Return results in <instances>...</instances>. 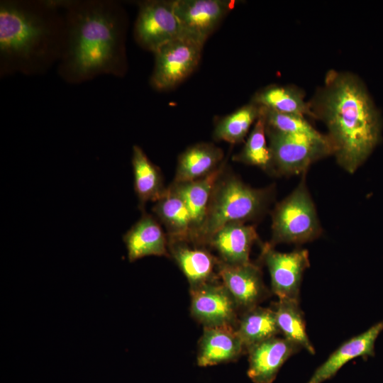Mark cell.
<instances>
[{"mask_svg":"<svg viewBox=\"0 0 383 383\" xmlns=\"http://www.w3.org/2000/svg\"><path fill=\"white\" fill-rule=\"evenodd\" d=\"M246 351L235 328L204 327L199 340L196 362L209 367L235 361Z\"/></svg>","mask_w":383,"mask_h":383,"instance_id":"cell-18","label":"cell"},{"mask_svg":"<svg viewBox=\"0 0 383 383\" xmlns=\"http://www.w3.org/2000/svg\"><path fill=\"white\" fill-rule=\"evenodd\" d=\"M251 101L273 111L312 118L304 91L294 85H269L257 91Z\"/></svg>","mask_w":383,"mask_h":383,"instance_id":"cell-23","label":"cell"},{"mask_svg":"<svg viewBox=\"0 0 383 383\" xmlns=\"http://www.w3.org/2000/svg\"><path fill=\"white\" fill-rule=\"evenodd\" d=\"M221 148L211 143H199L187 148L179 156L173 182H185L203 178L223 162Z\"/></svg>","mask_w":383,"mask_h":383,"instance_id":"cell-20","label":"cell"},{"mask_svg":"<svg viewBox=\"0 0 383 383\" xmlns=\"http://www.w3.org/2000/svg\"><path fill=\"white\" fill-rule=\"evenodd\" d=\"M266 136L265 116L261 107L260 115L254 123L243 148L233 157V160L257 166L267 172L272 173L271 152Z\"/></svg>","mask_w":383,"mask_h":383,"instance_id":"cell-26","label":"cell"},{"mask_svg":"<svg viewBox=\"0 0 383 383\" xmlns=\"http://www.w3.org/2000/svg\"><path fill=\"white\" fill-rule=\"evenodd\" d=\"M192 316L204 327L232 326L238 321V306L219 279L191 289Z\"/></svg>","mask_w":383,"mask_h":383,"instance_id":"cell-10","label":"cell"},{"mask_svg":"<svg viewBox=\"0 0 383 383\" xmlns=\"http://www.w3.org/2000/svg\"><path fill=\"white\" fill-rule=\"evenodd\" d=\"M301 348L277 336L250 347L247 374L253 383H272L284 362Z\"/></svg>","mask_w":383,"mask_h":383,"instance_id":"cell-13","label":"cell"},{"mask_svg":"<svg viewBox=\"0 0 383 383\" xmlns=\"http://www.w3.org/2000/svg\"><path fill=\"white\" fill-rule=\"evenodd\" d=\"M184 241H168L170 255L172 257L187 279L190 289L219 279L217 258L205 248Z\"/></svg>","mask_w":383,"mask_h":383,"instance_id":"cell-14","label":"cell"},{"mask_svg":"<svg viewBox=\"0 0 383 383\" xmlns=\"http://www.w3.org/2000/svg\"><path fill=\"white\" fill-rule=\"evenodd\" d=\"M260 112L261 107L252 101L243 106L216 123L213 133V138L231 144L241 143Z\"/></svg>","mask_w":383,"mask_h":383,"instance_id":"cell-27","label":"cell"},{"mask_svg":"<svg viewBox=\"0 0 383 383\" xmlns=\"http://www.w3.org/2000/svg\"><path fill=\"white\" fill-rule=\"evenodd\" d=\"M174 9V1H145L139 4L134 37L144 49L153 53L167 43L183 35Z\"/></svg>","mask_w":383,"mask_h":383,"instance_id":"cell-8","label":"cell"},{"mask_svg":"<svg viewBox=\"0 0 383 383\" xmlns=\"http://www.w3.org/2000/svg\"><path fill=\"white\" fill-rule=\"evenodd\" d=\"M204 44L182 35L159 48L155 52V66L150 84L157 90L178 85L198 66Z\"/></svg>","mask_w":383,"mask_h":383,"instance_id":"cell-7","label":"cell"},{"mask_svg":"<svg viewBox=\"0 0 383 383\" xmlns=\"http://www.w3.org/2000/svg\"><path fill=\"white\" fill-rule=\"evenodd\" d=\"M261 259L269 270L272 292L279 299L299 301L303 274L310 265L308 251L280 252L267 243L262 246Z\"/></svg>","mask_w":383,"mask_h":383,"instance_id":"cell-9","label":"cell"},{"mask_svg":"<svg viewBox=\"0 0 383 383\" xmlns=\"http://www.w3.org/2000/svg\"><path fill=\"white\" fill-rule=\"evenodd\" d=\"M235 3L232 0H175L174 9L183 34L204 44Z\"/></svg>","mask_w":383,"mask_h":383,"instance_id":"cell-11","label":"cell"},{"mask_svg":"<svg viewBox=\"0 0 383 383\" xmlns=\"http://www.w3.org/2000/svg\"><path fill=\"white\" fill-rule=\"evenodd\" d=\"M262 109L266 125L273 129L284 133L305 135L316 139H322L326 136L316 130L304 116L279 113L264 107Z\"/></svg>","mask_w":383,"mask_h":383,"instance_id":"cell-28","label":"cell"},{"mask_svg":"<svg viewBox=\"0 0 383 383\" xmlns=\"http://www.w3.org/2000/svg\"><path fill=\"white\" fill-rule=\"evenodd\" d=\"M235 330L247 350L280 333L273 309L257 306L243 312Z\"/></svg>","mask_w":383,"mask_h":383,"instance_id":"cell-24","label":"cell"},{"mask_svg":"<svg viewBox=\"0 0 383 383\" xmlns=\"http://www.w3.org/2000/svg\"><path fill=\"white\" fill-rule=\"evenodd\" d=\"M309 104L312 118L326 126L338 164L354 173L379 140L377 110L362 80L355 74L331 70Z\"/></svg>","mask_w":383,"mask_h":383,"instance_id":"cell-2","label":"cell"},{"mask_svg":"<svg viewBox=\"0 0 383 383\" xmlns=\"http://www.w3.org/2000/svg\"><path fill=\"white\" fill-rule=\"evenodd\" d=\"M65 36L57 73L70 84L101 75L121 77L126 68L125 19L110 0H59Z\"/></svg>","mask_w":383,"mask_h":383,"instance_id":"cell-1","label":"cell"},{"mask_svg":"<svg viewBox=\"0 0 383 383\" xmlns=\"http://www.w3.org/2000/svg\"><path fill=\"white\" fill-rule=\"evenodd\" d=\"M134 190L139 209H144L149 201L156 202L166 191L160 169L148 158L138 145L133 146L131 159Z\"/></svg>","mask_w":383,"mask_h":383,"instance_id":"cell-22","label":"cell"},{"mask_svg":"<svg viewBox=\"0 0 383 383\" xmlns=\"http://www.w3.org/2000/svg\"><path fill=\"white\" fill-rule=\"evenodd\" d=\"M272 173L281 175L306 174L316 161L333 155L327 135L322 139L284 133L266 125Z\"/></svg>","mask_w":383,"mask_h":383,"instance_id":"cell-6","label":"cell"},{"mask_svg":"<svg viewBox=\"0 0 383 383\" xmlns=\"http://www.w3.org/2000/svg\"><path fill=\"white\" fill-rule=\"evenodd\" d=\"M273 310L280 333L283 334L284 338L297 344L310 354H315V349L306 333L299 301L279 299Z\"/></svg>","mask_w":383,"mask_h":383,"instance_id":"cell-25","label":"cell"},{"mask_svg":"<svg viewBox=\"0 0 383 383\" xmlns=\"http://www.w3.org/2000/svg\"><path fill=\"white\" fill-rule=\"evenodd\" d=\"M258 239L254 226L242 222L228 223L216 231L207 241L219 255V260L231 265L250 262L252 245Z\"/></svg>","mask_w":383,"mask_h":383,"instance_id":"cell-16","label":"cell"},{"mask_svg":"<svg viewBox=\"0 0 383 383\" xmlns=\"http://www.w3.org/2000/svg\"><path fill=\"white\" fill-rule=\"evenodd\" d=\"M224 168L218 177L210 197L206 218L194 245L205 246L210 237L223 226L246 223L264 213L272 198L270 188L256 189Z\"/></svg>","mask_w":383,"mask_h":383,"instance_id":"cell-4","label":"cell"},{"mask_svg":"<svg viewBox=\"0 0 383 383\" xmlns=\"http://www.w3.org/2000/svg\"><path fill=\"white\" fill-rule=\"evenodd\" d=\"M322 228L308 190L305 174L292 192L278 203L272 213L270 245L301 244L318 238Z\"/></svg>","mask_w":383,"mask_h":383,"instance_id":"cell-5","label":"cell"},{"mask_svg":"<svg viewBox=\"0 0 383 383\" xmlns=\"http://www.w3.org/2000/svg\"><path fill=\"white\" fill-rule=\"evenodd\" d=\"M156 218L166 229L168 241L190 243L192 219L184 200L172 183L152 207Z\"/></svg>","mask_w":383,"mask_h":383,"instance_id":"cell-19","label":"cell"},{"mask_svg":"<svg viewBox=\"0 0 383 383\" xmlns=\"http://www.w3.org/2000/svg\"><path fill=\"white\" fill-rule=\"evenodd\" d=\"M65 36L59 0L1 1V77L44 74L57 65Z\"/></svg>","mask_w":383,"mask_h":383,"instance_id":"cell-3","label":"cell"},{"mask_svg":"<svg viewBox=\"0 0 383 383\" xmlns=\"http://www.w3.org/2000/svg\"><path fill=\"white\" fill-rule=\"evenodd\" d=\"M218 274L238 309L243 311L258 306L269 295L260 268L251 262L231 265L220 260Z\"/></svg>","mask_w":383,"mask_h":383,"instance_id":"cell-12","label":"cell"},{"mask_svg":"<svg viewBox=\"0 0 383 383\" xmlns=\"http://www.w3.org/2000/svg\"><path fill=\"white\" fill-rule=\"evenodd\" d=\"M128 258L134 262L147 256L170 257L168 238L155 216L143 213L123 235Z\"/></svg>","mask_w":383,"mask_h":383,"instance_id":"cell-17","label":"cell"},{"mask_svg":"<svg viewBox=\"0 0 383 383\" xmlns=\"http://www.w3.org/2000/svg\"><path fill=\"white\" fill-rule=\"evenodd\" d=\"M383 331V320L340 345L313 373L306 383H323L335 375L349 361L374 356V345Z\"/></svg>","mask_w":383,"mask_h":383,"instance_id":"cell-15","label":"cell"},{"mask_svg":"<svg viewBox=\"0 0 383 383\" xmlns=\"http://www.w3.org/2000/svg\"><path fill=\"white\" fill-rule=\"evenodd\" d=\"M226 167L225 161L210 174L190 182H174L173 185L184 200L190 213L192 226L191 243L194 244L206 215L214 184Z\"/></svg>","mask_w":383,"mask_h":383,"instance_id":"cell-21","label":"cell"}]
</instances>
